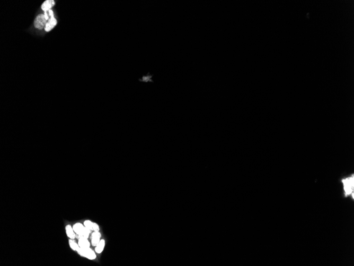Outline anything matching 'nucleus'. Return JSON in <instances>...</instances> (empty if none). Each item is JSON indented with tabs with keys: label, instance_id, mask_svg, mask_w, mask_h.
Returning <instances> with one entry per match:
<instances>
[{
	"label": "nucleus",
	"instance_id": "obj_1",
	"mask_svg": "<svg viewBox=\"0 0 354 266\" xmlns=\"http://www.w3.org/2000/svg\"><path fill=\"white\" fill-rule=\"evenodd\" d=\"M74 231L78 236V238L84 237L88 239L90 233L91 231L85 227L83 224L78 223L74 224L73 226Z\"/></svg>",
	"mask_w": 354,
	"mask_h": 266
},
{
	"label": "nucleus",
	"instance_id": "obj_2",
	"mask_svg": "<svg viewBox=\"0 0 354 266\" xmlns=\"http://www.w3.org/2000/svg\"><path fill=\"white\" fill-rule=\"evenodd\" d=\"M354 175L352 177L342 179V182L344 184V188L345 192V196H348L352 194V197L354 198Z\"/></svg>",
	"mask_w": 354,
	"mask_h": 266
},
{
	"label": "nucleus",
	"instance_id": "obj_3",
	"mask_svg": "<svg viewBox=\"0 0 354 266\" xmlns=\"http://www.w3.org/2000/svg\"><path fill=\"white\" fill-rule=\"evenodd\" d=\"M77 252L80 256L90 260H94L96 258V253L90 247L87 248H79Z\"/></svg>",
	"mask_w": 354,
	"mask_h": 266
},
{
	"label": "nucleus",
	"instance_id": "obj_4",
	"mask_svg": "<svg viewBox=\"0 0 354 266\" xmlns=\"http://www.w3.org/2000/svg\"><path fill=\"white\" fill-rule=\"evenodd\" d=\"M44 14H40L36 17L34 21V27L36 28L42 30L45 28L47 24Z\"/></svg>",
	"mask_w": 354,
	"mask_h": 266
},
{
	"label": "nucleus",
	"instance_id": "obj_5",
	"mask_svg": "<svg viewBox=\"0 0 354 266\" xmlns=\"http://www.w3.org/2000/svg\"><path fill=\"white\" fill-rule=\"evenodd\" d=\"M48 12H49V16H50V18L48 20V22L45 27V31L47 32H50L51 30H52L54 28V27L57 25V20L54 16V13H53L52 10L51 9L50 10L48 11Z\"/></svg>",
	"mask_w": 354,
	"mask_h": 266
},
{
	"label": "nucleus",
	"instance_id": "obj_6",
	"mask_svg": "<svg viewBox=\"0 0 354 266\" xmlns=\"http://www.w3.org/2000/svg\"><path fill=\"white\" fill-rule=\"evenodd\" d=\"M55 1L53 0H46L42 3L41 8L44 12H47V11L51 10V8L55 5Z\"/></svg>",
	"mask_w": 354,
	"mask_h": 266
},
{
	"label": "nucleus",
	"instance_id": "obj_7",
	"mask_svg": "<svg viewBox=\"0 0 354 266\" xmlns=\"http://www.w3.org/2000/svg\"><path fill=\"white\" fill-rule=\"evenodd\" d=\"M101 237V235L99 232H94L92 234L91 239V243L93 246L96 247L100 241V237Z\"/></svg>",
	"mask_w": 354,
	"mask_h": 266
},
{
	"label": "nucleus",
	"instance_id": "obj_8",
	"mask_svg": "<svg viewBox=\"0 0 354 266\" xmlns=\"http://www.w3.org/2000/svg\"><path fill=\"white\" fill-rule=\"evenodd\" d=\"M78 244H79L80 248H89L90 246V243L89 241L88 240V239L84 238V237H81V238L79 239Z\"/></svg>",
	"mask_w": 354,
	"mask_h": 266
},
{
	"label": "nucleus",
	"instance_id": "obj_9",
	"mask_svg": "<svg viewBox=\"0 0 354 266\" xmlns=\"http://www.w3.org/2000/svg\"><path fill=\"white\" fill-rule=\"evenodd\" d=\"M66 233V234L70 239H74L75 238V232L74 231L73 227L71 226V225H67L65 227Z\"/></svg>",
	"mask_w": 354,
	"mask_h": 266
},
{
	"label": "nucleus",
	"instance_id": "obj_10",
	"mask_svg": "<svg viewBox=\"0 0 354 266\" xmlns=\"http://www.w3.org/2000/svg\"><path fill=\"white\" fill-rule=\"evenodd\" d=\"M105 246V240H103V239L100 240V242L97 245L96 247V249H95L96 252H97V253H101L103 250V249H104Z\"/></svg>",
	"mask_w": 354,
	"mask_h": 266
},
{
	"label": "nucleus",
	"instance_id": "obj_11",
	"mask_svg": "<svg viewBox=\"0 0 354 266\" xmlns=\"http://www.w3.org/2000/svg\"><path fill=\"white\" fill-rule=\"evenodd\" d=\"M69 245L70 246L71 249L74 251H77L80 248L78 243L77 244L75 241H74L73 239H70L69 240Z\"/></svg>",
	"mask_w": 354,
	"mask_h": 266
},
{
	"label": "nucleus",
	"instance_id": "obj_12",
	"mask_svg": "<svg viewBox=\"0 0 354 266\" xmlns=\"http://www.w3.org/2000/svg\"><path fill=\"white\" fill-rule=\"evenodd\" d=\"M84 225L85 227H86L88 229H89L90 231H93V223L91 221H90L89 220H87L85 221H84Z\"/></svg>",
	"mask_w": 354,
	"mask_h": 266
},
{
	"label": "nucleus",
	"instance_id": "obj_13",
	"mask_svg": "<svg viewBox=\"0 0 354 266\" xmlns=\"http://www.w3.org/2000/svg\"><path fill=\"white\" fill-rule=\"evenodd\" d=\"M99 226L97 223H93V231L94 232H99Z\"/></svg>",
	"mask_w": 354,
	"mask_h": 266
},
{
	"label": "nucleus",
	"instance_id": "obj_14",
	"mask_svg": "<svg viewBox=\"0 0 354 266\" xmlns=\"http://www.w3.org/2000/svg\"><path fill=\"white\" fill-rule=\"evenodd\" d=\"M44 16H45V18L46 20H49V19H50L49 18V16L48 15L47 12H44Z\"/></svg>",
	"mask_w": 354,
	"mask_h": 266
}]
</instances>
